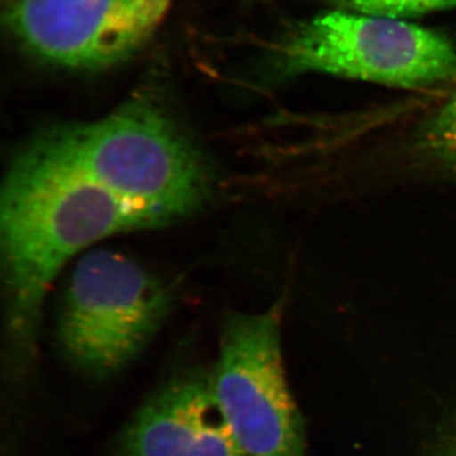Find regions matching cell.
Listing matches in <instances>:
<instances>
[{
  "label": "cell",
  "mask_w": 456,
  "mask_h": 456,
  "mask_svg": "<svg viewBox=\"0 0 456 456\" xmlns=\"http://www.w3.org/2000/svg\"><path fill=\"white\" fill-rule=\"evenodd\" d=\"M145 220L65 160L41 134L9 165L0 200V241L11 358L33 356L45 298L60 270L90 245Z\"/></svg>",
  "instance_id": "6da1fadb"
},
{
  "label": "cell",
  "mask_w": 456,
  "mask_h": 456,
  "mask_svg": "<svg viewBox=\"0 0 456 456\" xmlns=\"http://www.w3.org/2000/svg\"><path fill=\"white\" fill-rule=\"evenodd\" d=\"M340 11L367 16L393 18L419 16L456 7V0H327Z\"/></svg>",
  "instance_id": "9c48e42d"
},
{
  "label": "cell",
  "mask_w": 456,
  "mask_h": 456,
  "mask_svg": "<svg viewBox=\"0 0 456 456\" xmlns=\"http://www.w3.org/2000/svg\"><path fill=\"white\" fill-rule=\"evenodd\" d=\"M440 456H456V434L449 441L448 446H445V449L441 452Z\"/></svg>",
  "instance_id": "30bf717a"
},
{
  "label": "cell",
  "mask_w": 456,
  "mask_h": 456,
  "mask_svg": "<svg viewBox=\"0 0 456 456\" xmlns=\"http://www.w3.org/2000/svg\"><path fill=\"white\" fill-rule=\"evenodd\" d=\"M108 456H244L212 391L211 374L173 375L132 416Z\"/></svg>",
  "instance_id": "52a82bcc"
},
{
  "label": "cell",
  "mask_w": 456,
  "mask_h": 456,
  "mask_svg": "<svg viewBox=\"0 0 456 456\" xmlns=\"http://www.w3.org/2000/svg\"><path fill=\"white\" fill-rule=\"evenodd\" d=\"M169 307L167 288L136 260L104 248L89 251L66 285L57 338L74 368L108 377L139 355Z\"/></svg>",
  "instance_id": "277c9868"
},
{
  "label": "cell",
  "mask_w": 456,
  "mask_h": 456,
  "mask_svg": "<svg viewBox=\"0 0 456 456\" xmlns=\"http://www.w3.org/2000/svg\"><path fill=\"white\" fill-rule=\"evenodd\" d=\"M416 141L419 151L456 173V88L422 123Z\"/></svg>",
  "instance_id": "ba28073f"
},
{
  "label": "cell",
  "mask_w": 456,
  "mask_h": 456,
  "mask_svg": "<svg viewBox=\"0 0 456 456\" xmlns=\"http://www.w3.org/2000/svg\"><path fill=\"white\" fill-rule=\"evenodd\" d=\"M281 305L224 320L213 395L244 456H307L301 413L285 377Z\"/></svg>",
  "instance_id": "5b68a950"
},
{
  "label": "cell",
  "mask_w": 456,
  "mask_h": 456,
  "mask_svg": "<svg viewBox=\"0 0 456 456\" xmlns=\"http://www.w3.org/2000/svg\"><path fill=\"white\" fill-rule=\"evenodd\" d=\"M452 82H456V77H455V79H454V80H452Z\"/></svg>",
  "instance_id": "8fae6325"
},
{
  "label": "cell",
  "mask_w": 456,
  "mask_h": 456,
  "mask_svg": "<svg viewBox=\"0 0 456 456\" xmlns=\"http://www.w3.org/2000/svg\"><path fill=\"white\" fill-rule=\"evenodd\" d=\"M173 0H3V22L27 55L69 71L121 65L146 46Z\"/></svg>",
  "instance_id": "8992f818"
},
{
  "label": "cell",
  "mask_w": 456,
  "mask_h": 456,
  "mask_svg": "<svg viewBox=\"0 0 456 456\" xmlns=\"http://www.w3.org/2000/svg\"><path fill=\"white\" fill-rule=\"evenodd\" d=\"M270 55L281 79L323 73L415 89L456 77L454 45L441 33L340 9L297 23Z\"/></svg>",
  "instance_id": "3957f363"
},
{
  "label": "cell",
  "mask_w": 456,
  "mask_h": 456,
  "mask_svg": "<svg viewBox=\"0 0 456 456\" xmlns=\"http://www.w3.org/2000/svg\"><path fill=\"white\" fill-rule=\"evenodd\" d=\"M41 134L149 228L184 220L212 200L211 165L152 93H139L97 121L53 126Z\"/></svg>",
  "instance_id": "7a4b0ae2"
}]
</instances>
